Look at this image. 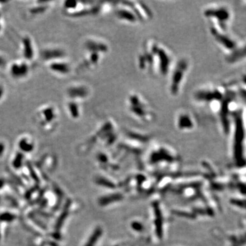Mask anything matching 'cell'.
<instances>
[{
	"mask_svg": "<svg viewBox=\"0 0 246 246\" xmlns=\"http://www.w3.org/2000/svg\"><path fill=\"white\" fill-rule=\"evenodd\" d=\"M49 67L54 73L62 76L68 75L72 71L71 64L67 60H65V58L51 62Z\"/></svg>",
	"mask_w": 246,
	"mask_h": 246,
	"instance_id": "9",
	"label": "cell"
},
{
	"mask_svg": "<svg viewBox=\"0 0 246 246\" xmlns=\"http://www.w3.org/2000/svg\"><path fill=\"white\" fill-rule=\"evenodd\" d=\"M67 110L68 116L72 119L80 118L83 114V103L73 100H68L67 103Z\"/></svg>",
	"mask_w": 246,
	"mask_h": 246,
	"instance_id": "13",
	"label": "cell"
},
{
	"mask_svg": "<svg viewBox=\"0 0 246 246\" xmlns=\"http://www.w3.org/2000/svg\"><path fill=\"white\" fill-rule=\"evenodd\" d=\"M6 65V60L0 55V68H3Z\"/></svg>",
	"mask_w": 246,
	"mask_h": 246,
	"instance_id": "16",
	"label": "cell"
},
{
	"mask_svg": "<svg viewBox=\"0 0 246 246\" xmlns=\"http://www.w3.org/2000/svg\"><path fill=\"white\" fill-rule=\"evenodd\" d=\"M58 112L53 106H47L40 111V118L41 119V124L44 125H51L56 122L58 120Z\"/></svg>",
	"mask_w": 246,
	"mask_h": 246,
	"instance_id": "10",
	"label": "cell"
},
{
	"mask_svg": "<svg viewBox=\"0 0 246 246\" xmlns=\"http://www.w3.org/2000/svg\"><path fill=\"white\" fill-rule=\"evenodd\" d=\"M130 2L140 23L147 22L152 19L153 13L152 10L144 2L139 1H130Z\"/></svg>",
	"mask_w": 246,
	"mask_h": 246,
	"instance_id": "8",
	"label": "cell"
},
{
	"mask_svg": "<svg viewBox=\"0 0 246 246\" xmlns=\"http://www.w3.org/2000/svg\"><path fill=\"white\" fill-rule=\"evenodd\" d=\"M173 52L155 39H148L142 44L136 57L138 70L154 77H168L175 62Z\"/></svg>",
	"mask_w": 246,
	"mask_h": 246,
	"instance_id": "1",
	"label": "cell"
},
{
	"mask_svg": "<svg viewBox=\"0 0 246 246\" xmlns=\"http://www.w3.org/2000/svg\"><path fill=\"white\" fill-rule=\"evenodd\" d=\"M66 92L68 100H73L83 103L91 97L92 91L88 84L79 82L68 86Z\"/></svg>",
	"mask_w": 246,
	"mask_h": 246,
	"instance_id": "6",
	"label": "cell"
},
{
	"mask_svg": "<svg viewBox=\"0 0 246 246\" xmlns=\"http://www.w3.org/2000/svg\"><path fill=\"white\" fill-rule=\"evenodd\" d=\"M41 56L44 60L53 62L66 58L67 53H66V51L61 48L53 47L44 49L41 53Z\"/></svg>",
	"mask_w": 246,
	"mask_h": 246,
	"instance_id": "11",
	"label": "cell"
},
{
	"mask_svg": "<svg viewBox=\"0 0 246 246\" xmlns=\"http://www.w3.org/2000/svg\"><path fill=\"white\" fill-rule=\"evenodd\" d=\"M21 44L23 48V55L26 60H31L34 55V50L32 40L30 37L25 36L23 38Z\"/></svg>",
	"mask_w": 246,
	"mask_h": 246,
	"instance_id": "14",
	"label": "cell"
},
{
	"mask_svg": "<svg viewBox=\"0 0 246 246\" xmlns=\"http://www.w3.org/2000/svg\"><path fill=\"white\" fill-rule=\"evenodd\" d=\"M118 21L129 26L137 25L140 22L130 1L114 2L112 11Z\"/></svg>",
	"mask_w": 246,
	"mask_h": 246,
	"instance_id": "5",
	"label": "cell"
},
{
	"mask_svg": "<svg viewBox=\"0 0 246 246\" xmlns=\"http://www.w3.org/2000/svg\"><path fill=\"white\" fill-rule=\"evenodd\" d=\"M84 54L78 65V71L90 72L95 70L103 63L110 52V44L102 37L89 36L82 44Z\"/></svg>",
	"mask_w": 246,
	"mask_h": 246,
	"instance_id": "2",
	"label": "cell"
},
{
	"mask_svg": "<svg viewBox=\"0 0 246 246\" xmlns=\"http://www.w3.org/2000/svg\"><path fill=\"white\" fill-rule=\"evenodd\" d=\"M30 71L29 65L26 62H15L10 67V73L13 78L22 79L28 75Z\"/></svg>",
	"mask_w": 246,
	"mask_h": 246,
	"instance_id": "12",
	"label": "cell"
},
{
	"mask_svg": "<svg viewBox=\"0 0 246 246\" xmlns=\"http://www.w3.org/2000/svg\"><path fill=\"white\" fill-rule=\"evenodd\" d=\"M44 3L45 2H44ZM44 3L43 5H39L31 8L30 10V13L32 15H40V14H42L45 12V10H47L48 8V6L47 5H44Z\"/></svg>",
	"mask_w": 246,
	"mask_h": 246,
	"instance_id": "15",
	"label": "cell"
},
{
	"mask_svg": "<svg viewBox=\"0 0 246 246\" xmlns=\"http://www.w3.org/2000/svg\"><path fill=\"white\" fill-rule=\"evenodd\" d=\"M125 106L131 118L143 124L153 123L157 114L152 104L145 96L138 92H131L127 96Z\"/></svg>",
	"mask_w": 246,
	"mask_h": 246,
	"instance_id": "3",
	"label": "cell"
},
{
	"mask_svg": "<svg viewBox=\"0 0 246 246\" xmlns=\"http://www.w3.org/2000/svg\"><path fill=\"white\" fill-rule=\"evenodd\" d=\"M1 15H0V30H1V29H2V23H1Z\"/></svg>",
	"mask_w": 246,
	"mask_h": 246,
	"instance_id": "18",
	"label": "cell"
},
{
	"mask_svg": "<svg viewBox=\"0 0 246 246\" xmlns=\"http://www.w3.org/2000/svg\"><path fill=\"white\" fill-rule=\"evenodd\" d=\"M3 95V88L2 86H0V99H2Z\"/></svg>",
	"mask_w": 246,
	"mask_h": 246,
	"instance_id": "17",
	"label": "cell"
},
{
	"mask_svg": "<svg viewBox=\"0 0 246 246\" xmlns=\"http://www.w3.org/2000/svg\"><path fill=\"white\" fill-rule=\"evenodd\" d=\"M189 67V60L185 57L180 58L175 60L168 76V90L169 95L172 97H176L181 94Z\"/></svg>",
	"mask_w": 246,
	"mask_h": 246,
	"instance_id": "4",
	"label": "cell"
},
{
	"mask_svg": "<svg viewBox=\"0 0 246 246\" xmlns=\"http://www.w3.org/2000/svg\"><path fill=\"white\" fill-rule=\"evenodd\" d=\"M174 125L180 131H188L196 126V121L191 113L181 109L174 116Z\"/></svg>",
	"mask_w": 246,
	"mask_h": 246,
	"instance_id": "7",
	"label": "cell"
}]
</instances>
